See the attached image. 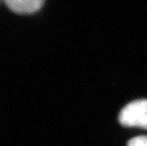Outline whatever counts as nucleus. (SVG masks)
<instances>
[{
  "instance_id": "nucleus-3",
  "label": "nucleus",
  "mask_w": 147,
  "mask_h": 146,
  "mask_svg": "<svg viewBox=\"0 0 147 146\" xmlns=\"http://www.w3.org/2000/svg\"><path fill=\"white\" fill-rule=\"evenodd\" d=\"M128 146H147V137L141 136L132 138L129 141Z\"/></svg>"
},
{
  "instance_id": "nucleus-2",
  "label": "nucleus",
  "mask_w": 147,
  "mask_h": 146,
  "mask_svg": "<svg viewBox=\"0 0 147 146\" xmlns=\"http://www.w3.org/2000/svg\"><path fill=\"white\" fill-rule=\"evenodd\" d=\"M44 4L43 0H7L6 5L19 14H28L39 11Z\"/></svg>"
},
{
  "instance_id": "nucleus-1",
  "label": "nucleus",
  "mask_w": 147,
  "mask_h": 146,
  "mask_svg": "<svg viewBox=\"0 0 147 146\" xmlns=\"http://www.w3.org/2000/svg\"><path fill=\"white\" fill-rule=\"evenodd\" d=\"M119 122L125 127L147 129V100H138L126 105L120 112Z\"/></svg>"
}]
</instances>
